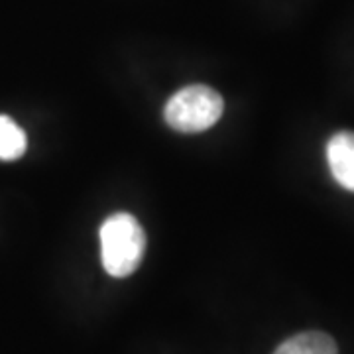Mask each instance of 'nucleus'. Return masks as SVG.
Segmentation results:
<instances>
[{
  "label": "nucleus",
  "instance_id": "nucleus-5",
  "mask_svg": "<svg viewBox=\"0 0 354 354\" xmlns=\"http://www.w3.org/2000/svg\"><path fill=\"white\" fill-rule=\"evenodd\" d=\"M28 146V138L22 128L10 116H0V160L14 162L22 158Z\"/></svg>",
  "mask_w": 354,
  "mask_h": 354
},
{
  "label": "nucleus",
  "instance_id": "nucleus-2",
  "mask_svg": "<svg viewBox=\"0 0 354 354\" xmlns=\"http://www.w3.org/2000/svg\"><path fill=\"white\" fill-rule=\"evenodd\" d=\"M225 102L215 88L189 85L177 91L167 101L164 118L169 127L183 134H199L218 122Z\"/></svg>",
  "mask_w": 354,
  "mask_h": 354
},
{
  "label": "nucleus",
  "instance_id": "nucleus-4",
  "mask_svg": "<svg viewBox=\"0 0 354 354\" xmlns=\"http://www.w3.org/2000/svg\"><path fill=\"white\" fill-rule=\"evenodd\" d=\"M274 354H339V346L327 333L305 330L281 342Z\"/></svg>",
  "mask_w": 354,
  "mask_h": 354
},
{
  "label": "nucleus",
  "instance_id": "nucleus-3",
  "mask_svg": "<svg viewBox=\"0 0 354 354\" xmlns=\"http://www.w3.org/2000/svg\"><path fill=\"white\" fill-rule=\"evenodd\" d=\"M330 176L346 191L354 193V132H337L327 144Z\"/></svg>",
  "mask_w": 354,
  "mask_h": 354
},
{
  "label": "nucleus",
  "instance_id": "nucleus-1",
  "mask_svg": "<svg viewBox=\"0 0 354 354\" xmlns=\"http://www.w3.org/2000/svg\"><path fill=\"white\" fill-rule=\"evenodd\" d=\"M101 260L113 278H127L146 252V234L140 223L128 213H114L101 227Z\"/></svg>",
  "mask_w": 354,
  "mask_h": 354
}]
</instances>
